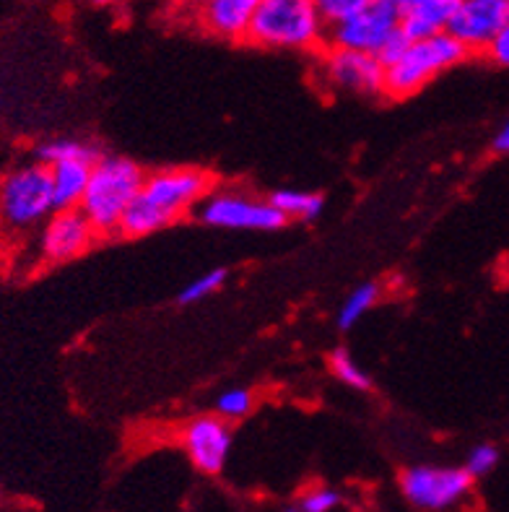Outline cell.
<instances>
[{
	"label": "cell",
	"instance_id": "1",
	"mask_svg": "<svg viewBox=\"0 0 509 512\" xmlns=\"http://www.w3.org/2000/svg\"><path fill=\"white\" fill-rule=\"evenodd\" d=\"M211 190V177L203 169L174 167L159 169L143 177V185L128 211L120 219V232L125 237H146L151 232L169 227L172 221L198 206Z\"/></svg>",
	"mask_w": 509,
	"mask_h": 512
},
{
	"label": "cell",
	"instance_id": "2",
	"mask_svg": "<svg viewBox=\"0 0 509 512\" xmlns=\"http://www.w3.org/2000/svg\"><path fill=\"white\" fill-rule=\"evenodd\" d=\"M328 37V24L312 0H260L245 39L268 50H315Z\"/></svg>",
	"mask_w": 509,
	"mask_h": 512
},
{
	"label": "cell",
	"instance_id": "3",
	"mask_svg": "<svg viewBox=\"0 0 509 512\" xmlns=\"http://www.w3.org/2000/svg\"><path fill=\"white\" fill-rule=\"evenodd\" d=\"M143 177L141 167L125 156H99L94 162L78 208L97 234H110L120 227V219L141 190Z\"/></svg>",
	"mask_w": 509,
	"mask_h": 512
},
{
	"label": "cell",
	"instance_id": "4",
	"mask_svg": "<svg viewBox=\"0 0 509 512\" xmlns=\"http://www.w3.org/2000/svg\"><path fill=\"white\" fill-rule=\"evenodd\" d=\"M468 58V50L450 32L408 39L406 50L385 65V94L403 99L424 89L434 76Z\"/></svg>",
	"mask_w": 509,
	"mask_h": 512
},
{
	"label": "cell",
	"instance_id": "5",
	"mask_svg": "<svg viewBox=\"0 0 509 512\" xmlns=\"http://www.w3.org/2000/svg\"><path fill=\"white\" fill-rule=\"evenodd\" d=\"M55 211L50 167L42 162L13 169L0 185V219L11 229H32Z\"/></svg>",
	"mask_w": 509,
	"mask_h": 512
},
{
	"label": "cell",
	"instance_id": "6",
	"mask_svg": "<svg viewBox=\"0 0 509 512\" xmlns=\"http://www.w3.org/2000/svg\"><path fill=\"white\" fill-rule=\"evenodd\" d=\"M195 216L216 229H250L273 232L286 224L284 214L271 201H260L242 190H208L206 198L195 206Z\"/></svg>",
	"mask_w": 509,
	"mask_h": 512
},
{
	"label": "cell",
	"instance_id": "7",
	"mask_svg": "<svg viewBox=\"0 0 509 512\" xmlns=\"http://www.w3.org/2000/svg\"><path fill=\"white\" fill-rule=\"evenodd\" d=\"M400 34V6L398 0H372L359 13L328 26L330 45L348 47V50L369 52L380 58L390 42Z\"/></svg>",
	"mask_w": 509,
	"mask_h": 512
},
{
	"label": "cell",
	"instance_id": "8",
	"mask_svg": "<svg viewBox=\"0 0 509 512\" xmlns=\"http://www.w3.org/2000/svg\"><path fill=\"white\" fill-rule=\"evenodd\" d=\"M473 476L465 468L413 466L400 476V489L413 507L429 512L447 510L468 497Z\"/></svg>",
	"mask_w": 509,
	"mask_h": 512
},
{
	"label": "cell",
	"instance_id": "9",
	"mask_svg": "<svg viewBox=\"0 0 509 512\" xmlns=\"http://www.w3.org/2000/svg\"><path fill=\"white\" fill-rule=\"evenodd\" d=\"M320 73L338 91L359 94V97L385 94V65L369 52L330 45L323 55Z\"/></svg>",
	"mask_w": 509,
	"mask_h": 512
},
{
	"label": "cell",
	"instance_id": "10",
	"mask_svg": "<svg viewBox=\"0 0 509 512\" xmlns=\"http://www.w3.org/2000/svg\"><path fill=\"white\" fill-rule=\"evenodd\" d=\"M94 237H97V229L81 214V208L52 211L45 229L39 234V258L45 263H68L89 250Z\"/></svg>",
	"mask_w": 509,
	"mask_h": 512
},
{
	"label": "cell",
	"instance_id": "11",
	"mask_svg": "<svg viewBox=\"0 0 509 512\" xmlns=\"http://www.w3.org/2000/svg\"><path fill=\"white\" fill-rule=\"evenodd\" d=\"M507 19V0H460L447 24V32L468 52H486L499 26Z\"/></svg>",
	"mask_w": 509,
	"mask_h": 512
},
{
	"label": "cell",
	"instance_id": "12",
	"mask_svg": "<svg viewBox=\"0 0 509 512\" xmlns=\"http://www.w3.org/2000/svg\"><path fill=\"white\" fill-rule=\"evenodd\" d=\"M182 448L187 458L203 474H219L232 453V429L229 422L216 416H198L182 429Z\"/></svg>",
	"mask_w": 509,
	"mask_h": 512
},
{
	"label": "cell",
	"instance_id": "13",
	"mask_svg": "<svg viewBox=\"0 0 509 512\" xmlns=\"http://www.w3.org/2000/svg\"><path fill=\"white\" fill-rule=\"evenodd\" d=\"M460 0H406L400 3V32L408 39H424L447 32Z\"/></svg>",
	"mask_w": 509,
	"mask_h": 512
},
{
	"label": "cell",
	"instance_id": "14",
	"mask_svg": "<svg viewBox=\"0 0 509 512\" xmlns=\"http://www.w3.org/2000/svg\"><path fill=\"white\" fill-rule=\"evenodd\" d=\"M260 0H203L200 21L208 32L224 39H242Z\"/></svg>",
	"mask_w": 509,
	"mask_h": 512
},
{
	"label": "cell",
	"instance_id": "15",
	"mask_svg": "<svg viewBox=\"0 0 509 512\" xmlns=\"http://www.w3.org/2000/svg\"><path fill=\"white\" fill-rule=\"evenodd\" d=\"M91 167H94V162H86V159H71V162L52 164L50 180L55 211L81 206V198H84L86 185H89Z\"/></svg>",
	"mask_w": 509,
	"mask_h": 512
},
{
	"label": "cell",
	"instance_id": "16",
	"mask_svg": "<svg viewBox=\"0 0 509 512\" xmlns=\"http://www.w3.org/2000/svg\"><path fill=\"white\" fill-rule=\"evenodd\" d=\"M268 201L284 214L286 221H315L325 208L323 195L310 190H276Z\"/></svg>",
	"mask_w": 509,
	"mask_h": 512
},
{
	"label": "cell",
	"instance_id": "17",
	"mask_svg": "<svg viewBox=\"0 0 509 512\" xmlns=\"http://www.w3.org/2000/svg\"><path fill=\"white\" fill-rule=\"evenodd\" d=\"M71 159H86V162H97L99 151L91 143L76 141V138H55V141L42 143L37 149V162L52 164L71 162Z\"/></svg>",
	"mask_w": 509,
	"mask_h": 512
},
{
	"label": "cell",
	"instance_id": "18",
	"mask_svg": "<svg viewBox=\"0 0 509 512\" xmlns=\"http://www.w3.org/2000/svg\"><path fill=\"white\" fill-rule=\"evenodd\" d=\"M377 299H380V286L374 284V281H364V284L356 286L354 292L346 297V302H343L341 312H338V328H343V331L354 328L377 305Z\"/></svg>",
	"mask_w": 509,
	"mask_h": 512
},
{
	"label": "cell",
	"instance_id": "19",
	"mask_svg": "<svg viewBox=\"0 0 509 512\" xmlns=\"http://www.w3.org/2000/svg\"><path fill=\"white\" fill-rule=\"evenodd\" d=\"M330 370H333V375H336L343 385H348V388H354V390L372 388L369 375L361 370L359 364H356V359L351 357L346 349H336L333 354H330Z\"/></svg>",
	"mask_w": 509,
	"mask_h": 512
},
{
	"label": "cell",
	"instance_id": "20",
	"mask_svg": "<svg viewBox=\"0 0 509 512\" xmlns=\"http://www.w3.org/2000/svg\"><path fill=\"white\" fill-rule=\"evenodd\" d=\"M226 276H229L226 268H213V271H206L203 276L193 279L185 289H182L180 302L182 305H193V302H203V299L213 297V294L219 292L221 286H224Z\"/></svg>",
	"mask_w": 509,
	"mask_h": 512
},
{
	"label": "cell",
	"instance_id": "21",
	"mask_svg": "<svg viewBox=\"0 0 509 512\" xmlns=\"http://www.w3.org/2000/svg\"><path fill=\"white\" fill-rule=\"evenodd\" d=\"M255 406V396L247 388H229L216 398V414L226 422H237L242 416H247Z\"/></svg>",
	"mask_w": 509,
	"mask_h": 512
},
{
	"label": "cell",
	"instance_id": "22",
	"mask_svg": "<svg viewBox=\"0 0 509 512\" xmlns=\"http://www.w3.org/2000/svg\"><path fill=\"white\" fill-rule=\"evenodd\" d=\"M317 8V13L323 16V21L328 26L338 24V21L348 19V16H354L359 13L361 8L369 6L372 0H312Z\"/></svg>",
	"mask_w": 509,
	"mask_h": 512
},
{
	"label": "cell",
	"instance_id": "23",
	"mask_svg": "<svg viewBox=\"0 0 509 512\" xmlns=\"http://www.w3.org/2000/svg\"><path fill=\"white\" fill-rule=\"evenodd\" d=\"M499 463V450L494 445H478L468 455V463H465V471L476 479V476H486L491 468Z\"/></svg>",
	"mask_w": 509,
	"mask_h": 512
},
{
	"label": "cell",
	"instance_id": "24",
	"mask_svg": "<svg viewBox=\"0 0 509 512\" xmlns=\"http://www.w3.org/2000/svg\"><path fill=\"white\" fill-rule=\"evenodd\" d=\"M341 502V494L333 492L328 487H317L312 492H307L299 502V510L302 512H330L333 507H338Z\"/></svg>",
	"mask_w": 509,
	"mask_h": 512
},
{
	"label": "cell",
	"instance_id": "25",
	"mask_svg": "<svg viewBox=\"0 0 509 512\" xmlns=\"http://www.w3.org/2000/svg\"><path fill=\"white\" fill-rule=\"evenodd\" d=\"M486 52H489V58L497 65H509V19L499 26V32L494 34Z\"/></svg>",
	"mask_w": 509,
	"mask_h": 512
},
{
	"label": "cell",
	"instance_id": "26",
	"mask_svg": "<svg viewBox=\"0 0 509 512\" xmlns=\"http://www.w3.org/2000/svg\"><path fill=\"white\" fill-rule=\"evenodd\" d=\"M494 151H497V154H509V123L504 125L497 133V138H494Z\"/></svg>",
	"mask_w": 509,
	"mask_h": 512
},
{
	"label": "cell",
	"instance_id": "27",
	"mask_svg": "<svg viewBox=\"0 0 509 512\" xmlns=\"http://www.w3.org/2000/svg\"><path fill=\"white\" fill-rule=\"evenodd\" d=\"M94 3H97V6H117V3H123V0H94Z\"/></svg>",
	"mask_w": 509,
	"mask_h": 512
},
{
	"label": "cell",
	"instance_id": "28",
	"mask_svg": "<svg viewBox=\"0 0 509 512\" xmlns=\"http://www.w3.org/2000/svg\"><path fill=\"white\" fill-rule=\"evenodd\" d=\"M400 3H406V0H398V6H400Z\"/></svg>",
	"mask_w": 509,
	"mask_h": 512
},
{
	"label": "cell",
	"instance_id": "29",
	"mask_svg": "<svg viewBox=\"0 0 509 512\" xmlns=\"http://www.w3.org/2000/svg\"><path fill=\"white\" fill-rule=\"evenodd\" d=\"M289 512H302V510H289Z\"/></svg>",
	"mask_w": 509,
	"mask_h": 512
},
{
	"label": "cell",
	"instance_id": "30",
	"mask_svg": "<svg viewBox=\"0 0 509 512\" xmlns=\"http://www.w3.org/2000/svg\"><path fill=\"white\" fill-rule=\"evenodd\" d=\"M507 8H509V0H507Z\"/></svg>",
	"mask_w": 509,
	"mask_h": 512
}]
</instances>
